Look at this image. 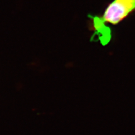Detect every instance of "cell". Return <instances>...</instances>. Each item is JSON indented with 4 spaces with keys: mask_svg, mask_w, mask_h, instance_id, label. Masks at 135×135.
<instances>
[{
    "mask_svg": "<svg viewBox=\"0 0 135 135\" xmlns=\"http://www.w3.org/2000/svg\"><path fill=\"white\" fill-rule=\"evenodd\" d=\"M135 11V0H113L104 10L101 18L94 21V26L108 23L116 25Z\"/></svg>",
    "mask_w": 135,
    "mask_h": 135,
    "instance_id": "cell-1",
    "label": "cell"
}]
</instances>
